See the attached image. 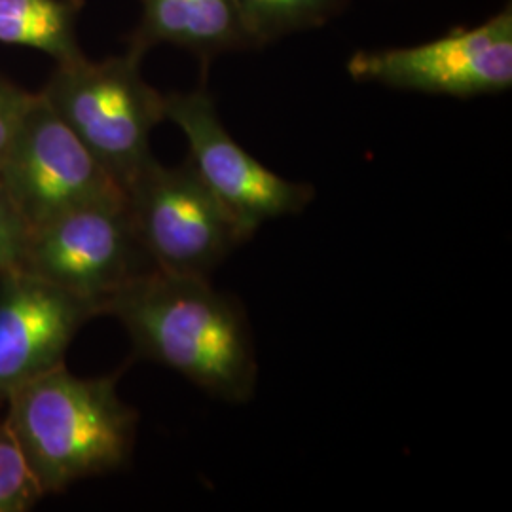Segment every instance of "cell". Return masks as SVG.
<instances>
[{
  "instance_id": "8992f818",
  "label": "cell",
  "mask_w": 512,
  "mask_h": 512,
  "mask_svg": "<svg viewBox=\"0 0 512 512\" xmlns=\"http://www.w3.org/2000/svg\"><path fill=\"white\" fill-rule=\"evenodd\" d=\"M348 73L357 82L458 99L507 92L512 86L511 4L476 27L425 44L361 50L349 57Z\"/></svg>"
},
{
  "instance_id": "9a60e30c",
  "label": "cell",
  "mask_w": 512,
  "mask_h": 512,
  "mask_svg": "<svg viewBox=\"0 0 512 512\" xmlns=\"http://www.w3.org/2000/svg\"><path fill=\"white\" fill-rule=\"evenodd\" d=\"M33 99L35 93L25 92L0 76V169L18 137L19 128Z\"/></svg>"
},
{
  "instance_id": "7a4b0ae2",
  "label": "cell",
  "mask_w": 512,
  "mask_h": 512,
  "mask_svg": "<svg viewBox=\"0 0 512 512\" xmlns=\"http://www.w3.org/2000/svg\"><path fill=\"white\" fill-rule=\"evenodd\" d=\"M6 401V421L44 494L118 471L131 458L139 414L120 399L116 376L78 378L59 365Z\"/></svg>"
},
{
  "instance_id": "7c38bea8",
  "label": "cell",
  "mask_w": 512,
  "mask_h": 512,
  "mask_svg": "<svg viewBox=\"0 0 512 512\" xmlns=\"http://www.w3.org/2000/svg\"><path fill=\"white\" fill-rule=\"evenodd\" d=\"M351 0H236L239 16L260 50L294 33L311 31L338 18Z\"/></svg>"
},
{
  "instance_id": "5b68a950",
  "label": "cell",
  "mask_w": 512,
  "mask_h": 512,
  "mask_svg": "<svg viewBox=\"0 0 512 512\" xmlns=\"http://www.w3.org/2000/svg\"><path fill=\"white\" fill-rule=\"evenodd\" d=\"M0 186L29 236L74 209L128 202L126 190L55 114L42 93H35L2 164Z\"/></svg>"
},
{
  "instance_id": "5bb4252c",
  "label": "cell",
  "mask_w": 512,
  "mask_h": 512,
  "mask_svg": "<svg viewBox=\"0 0 512 512\" xmlns=\"http://www.w3.org/2000/svg\"><path fill=\"white\" fill-rule=\"evenodd\" d=\"M29 230L0 186V277L23 270Z\"/></svg>"
},
{
  "instance_id": "30bf717a",
  "label": "cell",
  "mask_w": 512,
  "mask_h": 512,
  "mask_svg": "<svg viewBox=\"0 0 512 512\" xmlns=\"http://www.w3.org/2000/svg\"><path fill=\"white\" fill-rule=\"evenodd\" d=\"M141 8L129 42L135 54L173 44L209 63L217 55L255 50L236 0H141Z\"/></svg>"
},
{
  "instance_id": "52a82bcc",
  "label": "cell",
  "mask_w": 512,
  "mask_h": 512,
  "mask_svg": "<svg viewBox=\"0 0 512 512\" xmlns=\"http://www.w3.org/2000/svg\"><path fill=\"white\" fill-rule=\"evenodd\" d=\"M165 120L183 131L188 160L203 183L251 239L266 222L300 215L315 198L311 184L294 183L260 164L226 131L213 95L203 86L164 95Z\"/></svg>"
},
{
  "instance_id": "4fadbf2b",
  "label": "cell",
  "mask_w": 512,
  "mask_h": 512,
  "mask_svg": "<svg viewBox=\"0 0 512 512\" xmlns=\"http://www.w3.org/2000/svg\"><path fill=\"white\" fill-rule=\"evenodd\" d=\"M44 490L8 421H0V512L35 507Z\"/></svg>"
},
{
  "instance_id": "8fae6325",
  "label": "cell",
  "mask_w": 512,
  "mask_h": 512,
  "mask_svg": "<svg viewBox=\"0 0 512 512\" xmlns=\"http://www.w3.org/2000/svg\"><path fill=\"white\" fill-rule=\"evenodd\" d=\"M82 0H0V44L33 48L57 63L82 55L78 16Z\"/></svg>"
},
{
  "instance_id": "277c9868",
  "label": "cell",
  "mask_w": 512,
  "mask_h": 512,
  "mask_svg": "<svg viewBox=\"0 0 512 512\" xmlns=\"http://www.w3.org/2000/svg\"><path fill=\"white\" fill-rule=\"evenodd\" d=\"M126 196L135 234L156 270L209 277L249 241L190 160L165 167L154 158Z\"/></svg>"
},
{
  "instance_id": "9c48e42d",
  "label": "cell",
  "mask_w": 512,
  "mask_h": 512,
  "mask_svg": "<svg viewBox=\"0 0 512 512\" xmlns=\"http://www.w3.org/2000/svg\"><path fill=\"white\" fill-rule=\"evenodd\" d=\"M101 313L99 302L69 293L25 270L2 275L0 399L63 365L76 332Z\"/></svg>"
},
{
  "instance_id": "6da1fadb",
  "label": "cell",
  "mask_w": 512,
  "mask_h": 512,
  "mask_svg": "<svg viewBox=\"0 0 512 512\" xmlns=\"http://www.w3.org/2000/svg\"><path fill=\"white\" fill-rule=\"evenodd\" d=\"M128 330L135 353L173 368L211 397L249 403L258 365L245 308L209 277L148 270L103 302Z\"/></svg>"
},
{
  "instance_id": "ba28073f",
  "label": "cell",
  "mask_w": 512,
  "mask_h": 512,
  "mask_svg": "<svg viewBox=\"0 0 512 512\" xmlns=\"http://www.w3.org/2000/svg\"><path fill=\"white\" fill-rule=\"evenodd\" d=\"M148 260L129 217L128 202L69 211L29 236L23 270L101 304ZM152 270V268H150Z\"/></svg>"
},
{
  "instance_id": "3957f363",
  "label": "cell",
  "mask_w": 512,
  "mask_h": 512,
  "mask_svg": "<svg viewBox=\"0 0 512 512\" xmlns=\"http://www.w3.org/2000/svg\"><path fill=\"white\" fill-rule=\"evenodd\" d=\"M141 59L131 50L101 61L78 55L57 63L40 92L124 190L154 160L150 135L165 120L164 95L143 78Z\"/></svg>"
}]
</instances>
